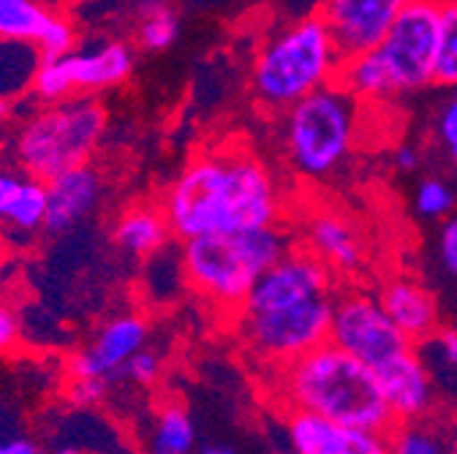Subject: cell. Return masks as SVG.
I'll return each mask as SVG.
<instances>
[{
    "label": "cell",
    "mask_w": 457,
    "mask_h": 454,
    "mask_svg": "<svg viewBox=\"0 0 457 454\" xmlns=\"http://www.w3.org/2000/svg\"><path fill=\"white\" fill-rule=\"evenodd\" d=\"M433 85L449 90L457 85V0H441Z\"/></svg>",
    "instance_id": "cb8c5ba5"
},
{
    "label": "cell",
    "mask_w": 457,
    "mask_h": 454,
    "mask_svg": "<svg viewBox=\"0 0 457 454\" xmlns=\"http://www.w3.org/2000/svg\"><path fill=\"white\" fill-rule=\"evenodd\" d=\"M9 115H12V106H9V98L0 93V126H4L6 120H9Z\"/></svg>",
    "instance_id": "74e56055"
},
{
    "label": "cell",
    "mask_w": 457,
    "mask_h": 454,
    "mask_svg": "<svg viewBox=\"0 0 457 454\" xmlns=\"http://www.w3.org/2000/svg\"><path fill=\"white\" fill-rule=\"evenodd\" d=\"M389 318L400 326L411 343H422L441 326V308L438 300L428 286L414 277H392L384 283L378 294Z\"/></svg>",
    "instance_id": "e0dca14e"
},
{
    "label": "cell",
    "mask_w": 457,
    "mask_h": 454,
    "mask_svg": "<svg viewBox=\"0 0 457 454\" xmlns=\"http://www.w3.org/2000/svg\"><path fill=\"white\" fill-rule=\"evenodd\" d=\"M114 245L120 251L150 259L158 256L171 237V226L163 207H131L114 223Z\"/></svg>",
    "instance_id": "d6986e66"
},
{
    "label": "cell",
    "mask_w": 457,
    "mask_h": 454,
    "mask_svg": "<svg viewBox=\"0 0 457 454\" xmlns=\"http://www.w3.org/2000/svg\"><path fill=\"white\" fill-rule=\"evenodd\" d=\"M199 449L196 427L191 417L180 406H166L158 411L153 433H150V451L155 454H191Z\"/></svg>",
    "instance_id": "603a6c76"
},
{
    "label": "cell",
    "mask_w": 457,
    "mask_h": 454,
    "mask_svg": "<svg viewBox=\"0 0 457 454\" xmlns=\"http://www.w3.org/2000/svg\"><path fill=\"white\" fill-rule=\"evenodd\" d=\"M106 134V109L87 95H69L33 111L20 128L17 158L22 169L49 183L87 163Z\"/></svg>",
    "instance_id": "52a82bcc"
},
{
    "label": "cell",
    "mask_w": 457,
    "mask_h": 454,
    "mask_svg": "<svg viewBox=\"0 0 457 454\" xmlns=\"http://www.w3.org/2000/svg\"><path fill=\"white\" fill-rule=\"evenodd\" d=\"M109 389L106 378H74L71 389H69V400L77 409H87L104 400V394Z\"/></svg>",
    "instance_id": "4dcf8cb0"
},
{
    "label": "cell",
    "mask_w": 457,
    "mask_h": 454,
    "mask_svg": "<svg viewBox=\"0 0 457 454\" xmlns=\"http://www.w3.org/2000/svg\"><path fill=\"white\" fill-rule=\"evenodd\" d=\"M420 163H422V155L411 144H400V147L392 150V166L397 169V172L411 175V172H417V169H420Z\"/></svg>",
    "instance_id": "e575fe53"
},
{
    "label": "cell",
    "mask_w": 457,
    "mask_h": 454,
    "mask_svg": "<svg viewBox=\"0 0 457 454\" xmlns=\"http://www.w3.org/2000/svg\"><path fill=\"white\" fill-rule=\"evenodd\" d=\"M52 17L36 0H0V38L38 44Z\"/></svg>",
    "instance_id": "44dd1931"
},
{
    "label": "cell",
    "mask_w": 457,
    "mask_h": 454,
    "mask_svg": "<svg viewBox=\"0 0 457 454\" xmlns=\"http://www.w3.org/2000/svg\"><path fill=\"white\" fill-rule=\"evenodd\" d=\"M362 101L340 82L283 111V155L303 180H327L352 158L362 134Z\"/></svg>",
    "instance_id": "8992f818"
},
{
    "label": "cell",
    "mask_w": 457,
    "mask_h": 454,
    "mask_svg": "<svg viewBox=\"0 0 457 454\" xmlns=\"http://www.w3.org/2000/svg\"><path fill=\"white\" fill-rule=\"evenodd\" d=\"M289 248V235L278 226L210 232L183 240L180 269L199 297L223 310H240L259 275Z\"/></svg>",
    "instance_id": "5b68a950"
},
{
    "label": "cell",
    "mask_w": 457,
    "mask_h": 454,
    "mask_svg": "<svg viewBox=\"0 0 457 454\" xmlns=\"http://www.w3.org/2000/svg\"><path fill=\"white\" fill-rule=\"evenodd\" d=\"M436 142L441 153L446 155L449 166L457 172V103L449 98L436 115Z\"/></svg>",
    "instance_id": "83f0119b"
},
{
    "label": "cell",
    "mask_w": 457,
    "mask_h": 454,
    "mask_svg": "<svg viewBox=\"0 0 457 454\" xmlns=\"http://www.w3.org/2000/svg\"><path fill=\"white\" fill-rule=\"evenodd\" d=\"M452 451H457V430H454V435H452Z\"/></svg>",
    "instance_id": "f35d334b"
},
{
    "label": "cell",
    "mask_w": 457,
    "mask_h": 454,
    "mask_svg": "<svg viewBox=\"0 0 457 454\" xmlns=\"http://www.w3.org/2000/svg\"><path fill=\"white\" fill-rule=\"evenodd\" d=\"M438 261L441 269L457 280V212H452L444 226H441V235H438Z\"/></svg>",
    "instance_id": "f546056e"
},
{
    "label": "cell",
    "mask_w": 457,
    "mask_h": 454,
    "mask_svg": "<svg viewBox=\"0 0 457 454\" xmlns=\"http://www.w3.org/2000/svg\"><path fill=\"white\" fill-rule=\"evenodd\" d=\"M20 337V321L12 308L0 305V354L9 351Z\"/></svg>",
    "instance_id": "d6a6232c"
},
{
    "label": "cell",
    "mask_w": 457,
    "mask_h": 454,
    "mask_svg": "<svg viewBox=\"0 0 457 454\" xmlns=\"http://www.w3.org/2000/svg\"><path fill=\"white\" fill-rule=\"evenodd\" d=\"M161 378V359L153 354V351H137L120 370V378L118 381H131V384H139V386H150Z\"/></svg>",
    "instance_id": "f1b7e54d"
},
{
    "label": "cell",
    "mask_w": 457,
    "mask_h": 454,
    "mask_svg": "<svg viewBox=\"0 0 457 454\" xmlns=\"http://www.w3.org/2000/svg\"><path fill=\"white\" fill-rule=\"evenodd\" d=\"M303 248L319 256L335 277L357 275L365 264V240L357 223L332 207H319L305 218Z\"/></svg>",
    "instance_id": "4fadbf2b"
},
{
    "label": "cell",
    "mask_w": 457,
    "mask_h": 454,
    "mask_svg": "<svg viewBox=\"0 0 457 454\" xmlns=\"http://www.w3.org/2000/svg\"><path fill=\"white\" fill-rule=\"evenodd\" d=\"M101 202V175L82 163L46 183V218L44 229L49 235H63L74 223L96 210Z\"/></svg>",
    "instance_id": "2e32d148"
},
{
    "label": "cell",
    "mask_w": 457,
    "mask_h": 454,
    "mask_svg": "<svg viewBox=\"0 0 457 454\" xmlns=\"http://www.w3.org/2000/svg\"><path fill=\"white\" fill-rule=\"evenodd\" d=\"M41 446L25 435H14V438H4L0 441V454H38Z\"/></svg>",
    "instance_id": "d590c367"
},
{
    "label": "cell",
    "mask_w": 457,
    "mask_h": 454,
    "mask_svg": "<svg viewBox=\"0 0 457 454\" xmlns=\"http://www.w3.org/2000/svg\"><path fill=\"white\" fill-rule=\"evenodd\" d=\"M454 435V433H452ZM452 435L430 425V414L409 422H397L389 433V451L395 454H444L452 451Z\"/></svg>",
    "instance_id": "7402d4cb"
},
{
    "label": "cell",
    "mask_w": 457,
    "mask_h": 454,
    "mask_svg": "<svg viewBox=\"0 0 457 454\" xmlns=\"http://www.w3.org/2000/svg\"><path fill=\"white\" fill-rule=\"evenodd\" d=\"M22 183H25V180L17 177L14 172H0V223H4V218H6V212H9V207H12V202L17 199Z\"/></svg>",
    "instance_id": "836d02e7"
},
{
    "label": "cell",
    "mask_w": 457,
    "mask_h": 454,
    "mask_svg": "<svg viewBox=\"0 0 457 454\" xmlns=\"http://www.w3.org/2000/svg\"><path fill=\"white\" fill-rule=\"evenodd\" d=\"M61 66L71 95L77 90H106L120 85L134 71V52L123 41H106L93 52L61 54Z\"/></svg>",
    "instance_id": "ac0fdd59"
},
{
    "label": "cell",
    "mask_w": 457,
    "mask_h": 454,
    "mask_svg": "<svg viewBox=\"0 0 457 454\" xmlns=\"http://www.w3.org/2000/svg\"><path fill=\"white\" fill-rule=\"evenodd\" d=\"M332 305L335 292L275 310H237V332L245 349L262 365L275 370L324 343L329 337Z\"/></svg>",
    "instance_id": "ba28073f"
},
{
    "label": "cell",
    "mask_w": 457,
    "mask_h": 454,
    "mask_svg": "<svg viewBox=\"0 0 457 454\" xmlns=\"http://www.w3.org/2000/svg\"><path fill=\"white\" fill-rule=\"evenodd\" d=\"M422 343L433 346V351H436V357H438V362L444 367L457 370V326H449V329L438 326L428 340H422Z\"/></svg>",
    "instance_id": "1f68e13d"
},
{
    "label": "cell",
    "mask_w": 457,
    "mask_h": 454,
    "mask_svg": "<svg viewBox=\"0 0 457 454\" xmlns=\"http://www.w3.org/2000/svg\"><path fill=\"white\" fill-rule=\"evenodd\" d=\"M329 343L362 359L373 370L411 349L414 343L400 332L389 318L381 300L365 289H343L335 292L332 321H329Z\"/></svg>",
    "instance_id": "9c48e42d"
},
{
    "label": "cell",
    "mask_w": 457,
    "mask_h": 454,
    "mask_svg": "<svg viewBox=\"0 0 457 454\" xmlns=\"http://www.w3.org/2000/svg\"><path fill=\"white\" fill-rule=\"evenodd\" d=\"M441 0H409L378 46L346 58L337 82L362 103L392 101L433 85Z\"/></svg>",
    "instance_id": "3957f363"
},
{
    "label": "cell",
    "mask_w": 457,
    "mask_h": 454,
    "mask_svg": "<svg viewBox=\"0 0 457 454\" xmlns=\"http://www.w3.org/2000/svg\"><path fill=\"white\" fill-rule=\"evenodd\" d=\"M163 212L178 240L278 226L280 191L270 166L243 147L194 158L163 196Z\"/></svg>",
    "instance_id": "6da1fadb"
},
{
    "label": "cell",
    "mask_w": 457,
    "mask_h": 454,
    "mask_svg": "<svg viewBox=\"0 0 457 454\" xmlns=\"http://www.w3.org/2000/svg\"><path fill=\"white\" fill-rule=\"evenodd\" d=\"M449 98H452V101H454V103H457V85H454V87H452V95H449Z\"/></svg>",
    "instance_id": "ab89813d"
},
{
    "label": "cell",
    "mask_w": 457,
    "mask_h": 454,
    "mask_svg": "<svg viewBox=\"0 0 457 454\" xmlns=\"http://www.w3.org/2000/svg\"><path fill=\"white\" fill-rule=\"evenodd\" d=\"M414 210L428 220H446L457 210V194L441 177H422L414 191Z\"/></svg>",
    "instance_id": "484cf974"
},
{
    "label": "cell",
    "mask_w": 457,
    "mask_h": 454,
    "mask_svg": "<svg viewBox=\"0 0 457 454\" xmlns=\"http://www.w3.org/2000/svg\"><path fill=\"white\" fill-rule=\"evenodd\" d=\"M275 392L286 409H305L360 430L389 435L395 417L370 365L329 340L272 370Z\"/></svg>",
    "instance_id": "7a4b0ae2"
},
{
    "label": "cell",
    "mask_w": 457,
    "mask_h": 454,
    "mask_svg": "<svg viewBox=\"0 0 457 454\" xmlns=\"http://www.w3.org/2000/svg\"><path fill=\"white\" fill-rule=\"evenodd\" d=\"M77 44L74 28L63 20V17H52V22L46 25L44 36L38 38V54L41 58H57V54H69Z\"/></svg>",
    "instance_id": "4316f807"
},
{
    "label": "cell",
    "mask_w": 457,
    "mask_h": 454,
    "mask_svg": "<svg viewBox=\"0 0 457 454\" xmlns=\"http://www.w3.org/2000/svg\"><path fill=\"white\" fill-rule=\"evenodd\" d=\"M137 38L147 52H163L178 41L180 20L169 0H137Z\"/></svg>",
    "instance_id": "ffe728a7"
},
{
    "label": "cell",
    "mask_w": 457,
    "mask_h": 454,
    "mask_svg": "<svg viewBox=\"0 0 457 454\" xmlns=\"http://www.w3.org/2000/svg\"><path fill=\"white\" fill-rule=\"evenodd\" d=\"M343 54L319 14L300 17L270 36L251 66V93L267 111H283L337 82Z\"/></svg>",
    "instance_id": "277c9868"
},
{
    "label": "cell",
    "mask_w": 457,
    "mask_h": 454,
    "mask_svg": "<svg viewBox=\"0 0 457 454\" xmlns=\"http://www.w3.org/2000/svg\"><path fill=\"white\" fill-rule=\"evenodd\" d=\"M376 376L395 422H409L433 414L436 406L433 373L425 365L417 346L400 351L397 357L376 367Z\"/></svg>",
    "instance_id": "5bb4252c"
},
{
    "label": "cell",
    "mask_w": 457,
    "mask_h": 454,
    "mask_svg": "<svg viewBox=\"0 0 457 454\" xmlns=\"http://www.w3.org/2000/svg\"><path fill=\"white\" fill-rule=\"evenodd\" d=\"M44 218H46V183L30 177L22 183L4 223L17 232H36L44 226Z\"/></svg>",
    "instance_id": "d4e9b609"
},
{
    "label": "cell",
    "mask_w": 457,
    "mask_h": 454,
    "mask_svg": "<svg viewBox=\"0 0 457 454\" xmlns=\"http://www.w3.org/2000/svg\"><path fill=\"white\" fill-rule=\"evenodd\" d=\"M283 433L297 454H381L389 451V435L360 430L305 409L283 411Z\"/></svg>",
    "instance_id": "8fae6325"
},
{
    "label": "cell",
    "mask_w": 457,
    "mask_h": 454,
    "mask_svg": "<svg viewBox=\"0 0 457 454\" xmlns=\"http://www.w3.org/2000/svg\"><path fill=\"white\" fill-rule=\"evenodd\" d=\"M335 280H337L335 272L319 256H313L303 245L300 248L292 245L275 264H270L259 275L240 310L248 313L275 310V308L305 302L319 294H332Z\"/></svg>",
    "instance_id": "30bf717a"
},
{
    "label": "cell",
    "mask_w": 457,
    "mask_h": 454,
    "mask_svg": "<svg viewBox=\"0 0 457 454\" xmlns=\"http://www.w3.org/2000/svg\"><path fill=\"white\" fill-rule=\"evenodd\" d=\"M147 343V324L139 316H118L101 326L93 343L71 359L74 378H120L123 365Z\"/></svg>",
    "instance_id": "9a60e30c"
},
{
    "label": "cell",
    "mask_w": 457,
    "mask_h": 454,
    "mask_svg": "<svg viewBox=\"0 0 457 454\" xmlns=\"http://www.w3.org/2000/svg\"><path fill=\"white\" fill-rule=\"evenodd\" d=\"M199 451H204V454H235L237 449L235 446H220V443H215V446H199Z\"/></svg>",
    "instance_id": "8d00e7d4"
},
{
    "label": "cell",
    "mask_w": 457,
    "mask_h": 454,
    "mask_svg": "<svg viewBox=\"0 0 457 454\" xmlns=\"http://www.w3.org/2000/svg\"><path fill=\"white\" fill-rule=\"evenodd\" d=\"M409 0H321L316 14L327 22L343 61L378 46Z\"/></svg>",
    "instance_id": "7c38bea8"
}]
</instances>
